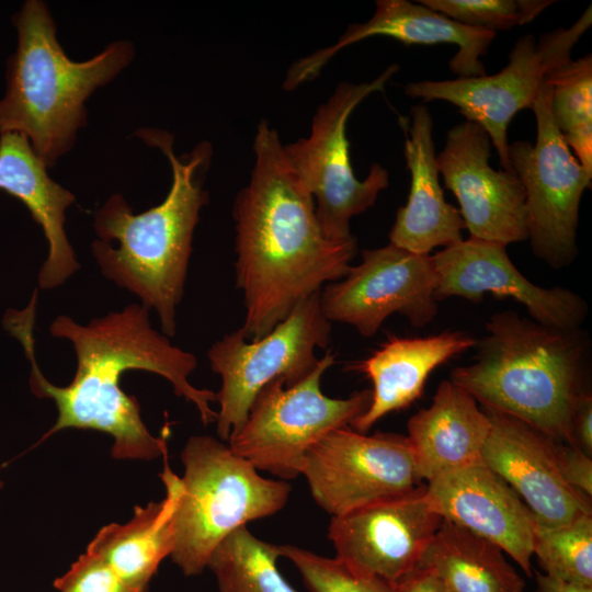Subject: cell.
I'll list each match as a JSON object with an SVG mask.
<instances>
[{"label": "cell", "instance_id": "cell-1", "mask_svg": "<svg viewBox=\"0 0 592 592\" xmlns=\"http://www.w3.org/2000/svg\"><path fill=\"white\" fill-rule=\"evenodd\" d=\"M36 299L33 294L23 310L7 311L3 326L21 342L30 361L31 391L56 405V422L43 439L67 429L94 430L113 437L111 454L116 459L151 460L167 455L166 441L153 436L143 422L137 398L121 388V376L128 369L166 378L177 396L195 406L204 424L216 421L217 412L210 408L216 392L196 388L189 380L197 366L195 355L156 331L149 321L150 309L144 305H128L86 326L58 316L50 325V334L72 343L77 371L65 387L50 383L35 360Z\"/></svg>", "mask_w": 592, "mask_h": 592}, {"label": "cell", "instance_id": "cell-2", "mask_svg": "<svg viewBox=\"0 0 592 592\" xmlns=\"http://www.w3.org/2000/svg\"><path fill=\"white\" fill-rule=\"evenodd\" d=\"M250 179L236 196V287L242 292L249 341L269 334L294 308L343 278L355 238L328 239L315 202L291 166L277 130L262 119L253 140Z\"/></svg>", "mask_w": 592, "mask_h": 592}, {"label": "cell", "instance_id": "cell-3", "mask_svg": "<svg viewBox=\"0 0 592 592\" xmlns=\"http://www.w3.org/2000/svg\"><path fill=\"white\" fill-rule=\"evenodd\" d=\"M136 135L168 158L170 190L163 202L139 214L133 213L121 194L110 196L94 215L99 239L92 242V253L102 274L153 308L162 333L173 337L194 229L208 202L203 173L210 163L212 146L202 141L190 153L177 157L172 134L140 128Z\"/></svg>", "mask_w": 592, "mask_h": 592}, {"label": "cell", "instance_id": "cell-4", "mask_svg": "<svg viewBox=\"0 0 592 592\" xmlns=\"http://www.w3.org/2000/svg\"><path fill=\"white\" fill-rule=\"evenodd\" d=\"M485 328L474 362L452 369L449 380L485 409L572 445L571 420L583 392L587 356L580 329L545 326L513 310L493 314Z\"/></svg>", "mask_w": 592, "mask_h": 592}, {"label": "cell", "instance_id": "cell-5", "mask_svg": "<svg viewBox=\"0 0 592 592\" xmlns=\"http://www.w3.org/2000/svg\"><path fill=\"white\" fill-rule=\"evenodd\" d=\"M12 21L18 46L8 60L0 134L25 136L46 167H53L86 125V100L132 61L134 46L116 41L89 60L73 61L57 41L43 1H24Z\"/></svg>", "mask_w": 592, "mask_h": 592}, {"label": "cell", "instance_id": "cell-6", "mask_svg": "<svg viewBox=\"0 0 592 592\" xmlns=\"http://www.w3.org/2000/svg\"><path fill=\"white\" fill-rule=\"evenodd\" d=\"M181 460L184 475L172 516L170 557L190 577L207 568L213 550L229 533L282 510L292 487L262 477L250 462L209 435L189 437Z\"/></svg>", "mask_w": 592, "mask_h": 592}, {"label": "cell", "instance_id": "cell-7", "mask_svg": "<svg viewBox=\"0 0 592 592\" xmlns=\"http://www.w3.org/2000/svg\"><path fill=\"white\" fill-rule=\"evenodd\" d=\"M398 70L399 66L392 64L372 81L340 82L316 110L309 135L284 145L291 166L316 200L318 220L330 240L354 238L351 219L372 207L389 184L388 171L378 162L371 166L364 180L355 177L346 123L354 109L369 94L383 91Z\"/></svg>", "mask_w": 592, "mask_h": 592}, {"label": "cell", "instance_id": "cell-8", "mask_svg": "<svg viewBox=\"0 0 592 592\" xmlns=\"http://www.w3.org/2000/svg\"><path fill=\"white\" fill-rule=\"evenodd\" d=\"M334 362L335 355L329 351L303 380L286 387L277 378L264 386L243 425L229 437L230 449L281 480L301 475L308 449L330 431L350 425L371 402L367 389L344 399L322 392L321 378Z\"/></svg>", "mask_w": 592, "mask_h": 592}, {"label": "cell", "instance_id": "cell-9", "mask_svg": "<svg viewBox=\"0 0 592 592\" xmlns=\"http://www.w3.org/2000/svg\"><path fill=\"white\" fill-rule=\"evenodd\" d=\"M331 328L321 310L319 292L299 303L265 337L249 341L238 329L209 348L210 368L221 378L216 392V432L221 441L240 430L264 386L277 378L292 386L316 368L320 361L316 350L327 348Z\"/></svg>", "mask_w": 592, "mask_h": 592}, {"label": "cell", "instance_id": "cell-10", "mask_svg": "<svg viewBox=\"0 0 592 592\" xmlns=\"http://www.w3.org/2000/svg\"><path fill=\"white\" fill-rule=\"evenodd\" d=\"M591 24L592 8L589 5L570 27L545 32L537 38L531 34L519 37L508 65L494 75L409 82L405 93L423 102L440 100L457 106L466 121L487 132L501 169L513 171L508 140L512 118L524 109L532 110L549 73L572 59L574 45Z\"/></svg>", "mask_w": 592, "mask_h": 592}, {"label": "cell", "instance_id": "cell-11", "mask_svg": "<svg viewBox=\"0 0 592 592\" xmlns=\"http://www.w3.org/2000/svg\"><path fill=\"white\" fill-rule=\"evenodd\" d=\"M550 93L547 78L532 106L536 141L512 143L509 157L525 191L532 250L554 269H560L578 254L580 202L591 187L592 174L576 159L558 130L550 112Z\"/></svg>", "mask_w": 592, "mask_h": 592}, {"label": "cell", "instance_id": "cell-12", "mask_svg": "<svg viewBox=\"0 0 592 592\" xmlns=\"http://www.w3.org/2000/svg\"><path fill=\"white\" fill-rule=\"evenodd\" d=\"M317 504L332 516L412 492L418 475L407 436L334 429L307 452L301 469Z\"/></svg>", "mask_w": 592, "mask_h": 592}, {"label": "cell", "instance_id": "cell-13", "mask_svg": "<svg viewBox=\"0 0 592 592\" xmlns=\"http://www.w3.org/2000/svg\"><path fill=\"white\" fill-rule=\"evenodd\" d=\"M362 261L340 281L320 291V306L332 322L374 335L387 317L399 314L414 327L437 314L436 273L430 254H417L392 243L361 252Z\"/></svg>", "mask_w": 592, "mask_h": 592}, {"label": "cell", "instance_id": "cell-14", "mask_svg": "<svg viewBox=\"0 0 592 592\" xmlns=\"http://www.w3.org/2000/svg\"><path fill=\"white\" fill-rule=\"evenodd\" d=\"M425 487L332 516L328 536L335 557L361 574L398 588L418 570L443 522Z\"/></svg>", "mask_w": 592, "mask_h": 592}, {"label": "cell", "instance_id": "cell-15", "mask_svg": "<svg viewBox=\"0 0 592 592\" xmlns=\"http://www.w3.org/2000/svg\"><path fill=\"white\" fill-rule=\"evenodd\" d=\"M491 148L487 132L465 121L447 132L436 167L469 237L508 246L528 239L525 191L514 171L489 164Z\"/></svg>", "mask_w": 592, "mask_h": 592}, {"label": "cell", "instance_id": "cell-16", "mask_svg": "<svg viewBox=\"0 0 592 592\" xmlns=\"http://www.w3.org/2000/svg\"><path fill=\"white\" fill-rule=\"evenodd\" d=\"M436 273V300L463 297L479 301L486 293L511 297L534 321L559 329H580L587 301L563 288H544L528 281L512 263L506 246L469 237L432 255Z\"/></svg>", "mask_w": 592, "mask_h": 592}, {"label": "cell", "instance_id": "cell-17", "mask_svg": "<svg viewBox=\"0 0 592 592\" xmlns=\"http://www.w3.org/2000/svg\"><path fill=\"white\" fill-rule=\"evenodd\" d=\"M485 411L490 431L481 460L514 490L536 523L559 526L592 515L591 499L561 477L554 440L519 419Z\"/></svg>", "mask_w": 592, "mask_h": 592}, {"label": "cell", "instance_id": "cell-18", "mask_svg": "<svg viewBox=\"0 0 592 592\" xmlns=\"http://www.w3.org/2000/svg\"><path fill=\"white\" fill-rule=\"evenodd\" d=\"M425 497L443 520L491 542L532 577L534 515L482 460L426 482Z\"/></svg>", "mask_w": 592, "mask_h": 592}, {"label": "cell", "instance_id": "cell-19", "mask_svg": "<svg viewBox=\"0 0 592 592\" xmlns=\"http://www.w3.org/2000/svg\"><path fill=\"white\" fill-rule=\"evenodd\" d=\"M372 36L391 37L406 45L453 44L458 49L448 61L449 68L458 78H467L487 75L480 57L488 52L496 33L464 25L418 1L377 0L369 20L350 24L333 45L293 62L284 89L292 91L312 80L338 52Z\"/></svg>", "mask_w": 592, "mask_h": 592}, {"label": "cell", "instance_id": "cell-20", "mask_svg": "<svg viewBox=\"0 0 592 592\" xmlns=\"http://www.w3.org/2000/svg\"><path fill=\"white\" fill-rule=\"evenodd\" d=\"M403 156L411 175L405 206L397 210L390 243L417 254L460 240L465 223L459 209L447 203L439 182L433 119L424 104L411 107L410 119L400 117Z\"/></svg>", "mask_w": 592, "mask_h": 592}, {"label": "cell", "instance_id": "cell-21", "mask_svg": "<svg viewBox=\"0 0 592 592\" xmlns=\"http://www.w3.org/2000/svg\"><path fill=\"white\" fill-rule=\"evenodd\" d=\"M476 344L475 338L458 330L425 338H390L369 357L350 366L373 384L369 406L351 428L366 433L383 417L408 408L422 396L433 369Z\"/></svg>", "mask_w": 592, "mask_h": 592}, {"label": "cell", "instance_id": "cell-22", "mask_svg": "<svg viewBox=\"0 0 592 592\" xmlns=\"http://www.w3.org/2000/svg\"><path fill=\"white\" fill-rule=\"evenodd\" d=\"M46 169L25 136L0 134V190L25 205L48 243V255L38 273L41 289L60 286L80 266L64 228L65 212L75 196Z\"/></svg>", "mask_w": 592, "mask_h": 592}, {"label": "cell", "instance_id": "cell-23", "mask_svg": "<svg viewBox=\"0 0 592 592\" xmlns=\"http://www.w3.org/2000/svg\"><path fill=\"white\" fill-rule=\"evenodd\" d=\"M490 431L487 412L453 382L439 385L430 407L408 421V441L422 481L481 460Z\"/></svg>", "mask_w": 592, "mask_h": 592}, {"label": "cell", "instance_id": "cell-24", "mask_svg": "<svg viewBox=\"0 0 592 592\" xmlns=\"http://www.w3.org/2000/svg\"><path fill=\"white\" fill-rule=\"evenodd\" d=\"M160 477L166 488L162 500L136 505L133 517L125 524L103 526L87 548L104 559L135 591L148 590L159 565L174 548L172 516L180 478L170 469L167 459Z\"/></svg>", "mask_w": 592, "mask_h": 592}, {"label": "cell", "instance_id": "cell-25", "mask_svg": "<svg viewBox=\"0 0 592 592\" xmlns=\"http://www.w3.org/2000/svg\"><path fill=\"white\" fill-rule=\"evenodd\" d=\"M419 568L430 569L452 592H524V580L494 544L443 520Z\"/></svg>", "mask_w": 592, "mask_h": 592}, {"label": "cell", "instance_id": "cell-26", "mask_svg": "<svg viewBox=\"0 0 592 592\" xmlns=\"http://www.w3.org/2000/svg\"><path fill=\"white\" fill-rule=\"evenodd\" d=\"M280 557V545L259 539L243 525L215 547L207 568L219 592H297L281 574Z\"/></svg>", "mask_w": 592, "mask_h": 592}, {"label": "cell", "instance_id": "cell-27", "mask_svg": "<svg viewBox=\"0 0 592 592\" xmlns=\"http://www.w3.org/2000/svg\"><path fill=\"white\" fill-rule=\"evenodd\" d=\"M550 112L566 144L592 174V56L570 59L548 76Z\"/></svg>", "mask_w": 592, "mask_h": 592}, {"label": "cell", "instance_id": "cell-28", "mask_svg": "<svg viewBox=\"0 0 592 592\" xmlns=\"http://www.w3.org/2000/svg\"><path fill=\"white\" fill-rule=\"evenodd\" d=\"M533 555L545 574L592 587V515L559 526H544L534 520Z\"/></svg>", "mask_w": 592, "mask_h": 592}, {"label": "cell", "instance_id": "cell-29", "mask_svg": "<svg viewBox=\"0 0 592 592\" xmlns=\"http://www.w3.org/2000/svg\"><path fill=\"white\" fill-rule=\"evenodd\" d=\"M419 3L464 25L508 31L535 20L551 0H419Z\"/></svg>", "mask_w": 592, "mask_h": 592}, {"label": "cell", "instance_id": "cell-30", "mask_svg": "<svg viewBox=\"0 0 592 592\" xmlns=\"http://www.w3.org/2000/svg\"><path fill=\"white\" fill-rule=\"evenodd\" d=\"M310 592H398V588L354 571L344 561L328 558L294 545H280Z\"/></svg>", "mask_w": 592, "mask_h": 592}, {"label": "cell", "instance_id": "cell-31", "mask_svg": "<svg viewBox=\"0 0 592 592\" xmlns=\"http://www.w3.org/2000/svg\"><path fill=\"white\" fill-rule=\"evenodd\" d=\"M57 592H146L129 588L100 556L86 550L54 581Z\"/></svg>", "mask_w": 592, "mask_h": 592}, {"label": "cell", "instance_id": "cell-32", "mask_svg": "<svg viewBox=\"0 0 592 592\" xmlns=\"http://www.w3.org/2000/svg\"><path fill=\"white\" fill-rule=\"evenodd\" d=\"M555 455L559 473L563 480L585 497H592L591 456L574 445L555 444Z\"/></svg>", "mask_w": 592, "mask_h": 592}, {"label": "cell", "instance_id": "cell-33", "mask_svg": "<svg viewBox=\"0 0 592 592\" xmlns=\"http://www.w3.org/2000/svg\"><path fill=\"white\" fill-rule=\"evenodd\" d=\"M572 445L592 455V396L583 391L577 400L571 420Z\"/></svg>", "mask_w": 592, "mask_h": 592}, {"label": "cell", "instance_id": "cell-34", "mask_svg": "<svg viewBox=\"0 0 592 592\" xmlns=\"http://www.w3.org/2000/svg\"><path fill=\"white\" fill-rule=\"evenodd\" d=\"M398 592H452L447 584L435 572L418 568L409 578L398 585Z\"/></svg>", "mask_w": 592, "mask_h": 592}, {"label": "cell", "instance_id": "cell-35", "mask_svg": "<svg viewBox=\"0 0 592 592\" xmlns=\"http://www.w3.org/2000/svg\"><path fill=\"white\" fill-rule=\"evenodd\" d=\"M534 592H592V587L567 583L545 573L536 572Z\"/></svg>", "mask_w": 592, "mask_h": 592}, {"label": "cell", "instance_id": "cell-36", "mask_svg": "<svg viewBox=\"0 0 592 592\" xmlns=\"http://www.w3.org/2000/svg\"><path fill=\"white\" fill-rule=\"evenodd\" d=\"M2 487H3V482H2V480H1V478H0V489H1Z\"/></svg>", "mask_w": 592, "mask_h": 592}, {"label": "cell", "instance_id": "cell-37", "mask_svg": "<svg viewBox=\"0 0 592 592\" xmlns=\"http://www.w3.org/2000/svg\"><path fill=\"white\" fill-rule=\"evenodd\" d=\"M146 592H149V591H146Z\"/></svg>", "mask_w": 592, "mask_h": 592}]
</instances>
